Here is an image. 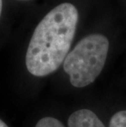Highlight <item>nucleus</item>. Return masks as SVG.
Instances as JSON below:
<instances>
[{
    "instance_id": "f257e3e1",
    "label": "nucleus",
    "mask_w": 126,
    "mask_h": 127,
    "mask_svg": "<svg viewBox=\"0 0 126 127\" xmlns=\"http://www.w3.org/2000/svg\"><path fill=\"white\" fill-rule=\"evenodd\" d=\"M79 13L70 2L52 9L34 30L25 55L28 71L46 76L64 63L76 34Z\"/></svg>"
},
{
    "instance_id": "f03ea898",
    "label": "nucleus",
    "mask_w": 126,
    "mask_h": 127,
    "mask_svg": "<svg viewBox=\"0 0 126 127\" xmlns=\"http://www.w3.org/2000/svg\"><path fill=\"white\" fill-rule=\"evenodd\" d=\"M108 49L109 41L102 34H90L80 40L63 63L71 85L83 88L94 81L102 71Z\"/></svg>"
},
{
    "instance_id": "7ed1b4c3",
    "label": "nucleus",
    "mask_w": 126,
    "mask_h": 127,
    "mask_svg": "<svg viewBox=\"0 0 126 127\" xmlns=\"http://www.w3.org/2000/svg\"><path fill=\"white\" fill-rule=\"evenodd\" d=\"M69 127H105L94 112L88 109H80L73 112L68 120Z\"/></svg>"
},
{
    "instance_id": "20e7f679",
    "label": "nucleus",
    "mask_w": 126,
    "mask_h": 127,
    "mask_svg": "<svg viewBox=\"0 0 126 127\" xmlns=\"http://www.w3.org/2000/svg\"><path fill=\"white\" fill-rule=\"evenodd\" d=\"M109 127H126V111H120L112 116Z\"/></svg>"
},
{
    "instance_id": "39448f33",
    "label": "nucleus",
    "mask_w": 126,
    "mask_h": 127,
    "mask_svg": "<svg viewBox=\"0 0 126 127\" xmlns=\"http://www.w3.org/2000/svg\"><path fill=\"white\" fill-rule=\"evenodd\" d=\"M35 127H65V126L53 117H44L38 121Z\"/></svg>"
},
{
    "instance_id": "423d86ee",
    "label": "nucleus",
    "mask_w": 126,
    "mask_h": 127,
    "mask_svg": "<svg viewBox=\"0 0 126 127\" xmlns=\"http://www.w3.org/2000/svg\"><path fill=\"white\" fill-rule=\"evenodd\" d=\"M0 127H8L6 124H5L3 121H2L1 119H0Z\"/></svg>"
},
{
    "instance_id": "0eeeda50",
    "label": "nucleus",
    "mask_w": 126,
    "mask_h": 127,
    "mask_svg": "<svg viewBox=\"0 0 126 127\" xmlns=\"http://www.w3.org/2000/svg\"><path fill=\"white\" fill-rule=\"evenodd\" d=\"M2 0H0V16H1V12H2Z\"/></svg>"
}]
</instances>
